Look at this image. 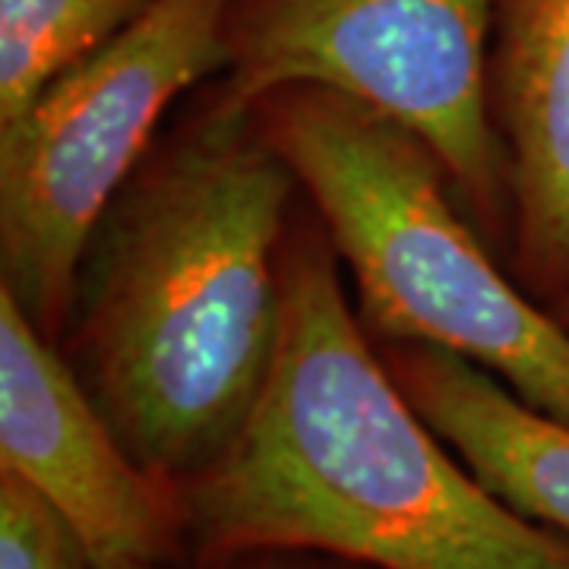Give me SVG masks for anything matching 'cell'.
I'll list each match as a JSON object with an SVG mask.
<instances>
[{"mask_svg":"<svg viewBox=\"0 0 569 569\" xmlns=\"http://www.w3.org/2000/svg\"><path fill=\"white\" fill-rule=\"evenodd\" d=\"M295 187L257 108L212 86L82 247L58 346L127 452L168 485L212 466L263 396Z\"/></svg>","mask_w":569,"mask_h":569,"instance_id":"1","label":"cell"},{"mask_svg":"<svg viewBox=\"0 0 569 569\" xmlns=\"http://www.w3.org/2000/svg\"><path fill=\"white\" fill-rule=\"evenodd\" d=\"M187 557L301 550L361 569H569V535L493 497L370 348L326 231L282 247V342L241 433L174 485Z\"/></svg>","mask_w":569,"mask_h":569,"instance_id":"2","label":"cell"},{"mask_svg":"<svg viewBox=\"0 0 569 569\" xmlns=\"http://www.w3.org/2000/svg\"><path fill=\"white\" fill-rule=\"evenodd\" d=\"M253 108L348 266L365 329L452 351L569 425V329L500 269L437 152L323 86L276 89Z\"/></svg>","mask_w":569,"mask_h":569,"instance_id":"3","label":"cell"},{"mask_svg":"<svg viewBox=\"0 0 569 569\" xmlns=\"http://www.w3.org/2000/svg\"><path fill=\"white\" fill-rule=\"evenodd\" d=\"M234 0H156L0 123V288L61 342L82 247L171 104L224 67Z\"/></svg>","mask_w":569,"mask_h":569,"instance_id":"4","label":"cell"},{"mask_svg":"<svg viewBox=\"0 0 569 569\" xmlns=\"http://www.w3.org/2000/svg\"><path fill=\"white\" fill-rule=\"evenodd\" d=\"M493 0H234L216 89L257 104L323 86L408 127L437 152L490 244L509 247V171L490 118Z\"/></svg>","mask_w":569,"mask_h":569,"instance_id":"5","label":"cell"},{"mask_svg":"<svg viewBox=\"0 0 569 569\" xmlns=\"http://www.w3.org/2000/svg\"><path fill=\"white\" fill-rule=\"evenodd\" d=\"M0 468L61 512L96 569L190 560L174 485L127 452L61 346L44 339L3 288Z\"/></svg>","mask_w":569,"mask_h":569,"instance_id":"6","label":"cell"},{"mask_svg":"<svg viewBox=\"0 0 569 569\" xmlns=\"http://www.w3.org/2000/svg\"><path fill=\"white\" fill-rule=\"evenodd\" d=\"M488 99L509 171V260L538 301L569 295V0H493Z\"/></svg>","mask_w":569,"mask_h":569,"instance_id":"7","label":"cell"},{"mask_svg":"<svg viewBox=\"0 0 569 569\" xmlns=\"http://www.w3.org/2000/svg\"><path fill=\"white\" fill-rule=\"evenodd\" d=\"M415 411L509 509L569 535V425L443 348L383 342Z\"/></svg>","mask_w":569,"mask_h":569,"instance_id":"8","label":"cell"},{"mask_svg":"<svg viewBox=\"0 0 569 569\" xmlns=\"http://www.w3.org/2000/svg\"><path fill=\"white\" fill-rule=\"evenodd\" d=\"M156 0H0V123L96 54Z\"/></svg>","mask_w":569,"mask_h":569,"instance_id":"9","label":"cell"},{"mask_svg":"<svg viewBox=\"0 0 569 569\" xmlns=\"http://www.w3.org/2000/svg\"><path fill=\"white\" fill-rule=\"evenodd\" d=\"M0 569H96L61 512L7 468H0Z\"/></svg>","mask_w":569,"mask_h":569,"instance_id":"10","label":"cell"},{"mask_svg":"<svg viewBox=\"0 0 569 569\" xmlns=\"http://www.w3.org/2000/svg\"><path fill=\"white\" fill-rule=\"evenodd\" d=\"M152 569H361L320 557V553H301V550H247V553H228V557H190L183 563Z\"/></svg>","mask_w":569,"mask_h":569,"instance_id":"11","label":"cell"},{"mask_svg":"<svg viewBox=\"0 0 569 569\" xmlns=\"http://www.w3.org/2000/svg\"><path fill=\"white\" fill-rule=\"evenodd\" d=\"M550 310H553V313H557V317L563 320V326L569 329V295H563L560 301H553V305H550Z\"/></svg>","mask_w":569,"mask_h":569,"instance_id":"12","label":"cell"}]
</instances>
